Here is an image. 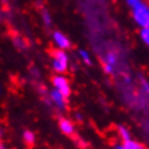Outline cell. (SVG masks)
I'll use <instances>...</instances> for the list:
<instances>
[{"instance_id":"cell-1","label":"cell","mask_w":149,"mask_h":149,"mask_svg":"<svg viewBox=\"0 0 149 149\" xmlns=\"http://www.w3.org/2000/svg\"><path fill=\"white\" fill-rule=\"evenodd\" d=\"M132 15L135 24L141 28H149V5L141 1L136 6L132 8Z\"/></svg>"},{"instance_id":"cell-2","label":"cell","mask_w":149,"mask_h":149,"mask_svg":"<svg viewBox=\"0 0 149 149\" xmlns=\"http://www.w3.org/2000/svg\"><path fill=\"white\" fill-rule=\"evenodd\" d=\"M68 54L63 49H56L53 52V58H52V68L56 73H65L68 70Z\"/></svg>"},{"instance_id":"cell-3","label":"cell","mask_w":149,"mask_h":149,"mask_svg":"<svg viewBox=\"0 0 149 149\" xmlns=\"http://www.w3.org/2000/svg\"><path fill=\"white\" fill-rule=\"evenodd\" d=\"M52 84H53V88L58 90L65 97L68 99L71 95V85L68 79L62 73H57L56 76H53L52 79Z\"/></svg>"},{"instance_id":"cell-4","label":"cell","mask_w":149,"mask_h":149,"mask_svg":"<svg viewBox=\"0 0 149 149\" xmlns=\"http://www.w3.org/2000/svg\"><path fill=\"white\" fill-rule=\"evenodd\" d=\"M48 95H49V101L53 104L57 109H59V110L66 109V106H67V97H65V96H63L58 90L52 88Z\"/></svg>"},{"instance_id":"cell-5","label":"cell","mask_w":149,"mask_h":149,"mask_svg":"<svg viewBox=\"0 0 149 149\" xmlns=\"http://www.w3.org/2000/svg\"><path fill=\"white\" fill-rule=\"evenodd\" d=\"M52 38H53V42L56 44V47L58 48V49H70L71 47V42L68 39V37H67L66 34H63L62 32L59 31H56L53 32V34H52Z\"/></svg>"},{"instance_id":"cell-6","label":"cell","mask_w":149,"mask_h":149,"mask_svg":"<svg viewBox=\"0 0 149 149\" xmlns=\"http://www.w3.org/2000/svg\"><path fill=\"white\" fill-rule=\"evenodd\" d=\"M104 71L109 74H113L115 72V65L118 62V56L115 52H107L104 56Z\"/></svg>"},{"instance_id":"cell-7","label":"cell","mask_w":149,"mask_h":149,"mask_svg":"<svg viewBox=\"0 0 149 149\" xmlns=\"http://www.w3.org/2000/svg\"><path fill=\"white\" fill-rule=\"evenodd\" d=\"M58 128L59 130L65 134L67 136H72L74 134V125L73 123L70 120V119H66V118H62L59 119L58 121Z\"/></svg>"},{"instance_id":"cell-8","label":"cell","mask_w":149,"mask_h":149,"mask_svg":"<svg viewBox=\"0 0 149 149\" xmlns=\"http://www.w3.org/2000/svg\"><path fill=\"white\" fill-rule=\"evenodd\" d=\"M123 147H124V149H147L141 143H139L136 140H133V139L123 141Z\"/></svg>"},{"instance_id":"cell-9","label":"cell","mask_w":149,"mask_h":149,"mask_svg":"<svg viewBox=\"0 0 149 149\" xmlns=\"http://www.w3.org/2000/svg\"><path fill=\"white\" fill-rule=\"evenodd\" d=\"M118 133H119V136H120V139H121L123 141H126V140H130V139H132V135H130L129 129L125 128V126L119 125V126H118Z\"/></svg>"},{"instance_id":"cell-10","label":"cell","mask_w":149,"mask_h":149,"mask_svg":"<svg viewBox=\"0 0 149 149\" xmlns=\"http://www.w3.org/2000/svg\"><path fill=\"white\" fill-rule=\"evenodd\" d=\"M23 140L27 145H33L36 143V134L31 130H25L23 133Z\"/></svg>"},{"instance_id":"cell-11","label":"cell","mask_w":149,"mask_h":149,"mask_svg":"<svg viewBox=\"0 0 149 149\" xmlns=\"http://www.w3.org/2000/svg\"><path fill=\"white\" fill-rule=\"evenodd\" d=\"M79 57L85 65H91V54L86 49H80L79 51Z\"/></svg>"},{"instance_id":"cell-12","label":"cell","mask_w":149,"mask_h":149,"mask_svg":"<svg viewBox=\"0 0 149 149\" xmlns=\"http://www.w3.org/2000/svg\"><path fill=\"white\" fill-rule=\"evenodd\" d=\"M139 37L145 46L149 47V28H141L139 32Z\"/></svg>"},{"instance_id":"cell-13","label":"cell","mask_w":149,"mask_h":149,"mask_svg":"<svg viewBox=\"0 0 149 149\" xmlns=\"http://www.w3.org/2000/svg\"><path fill=\"white\" fill-rule=\"evenodd\" d=\"M40 15H42V20L46 27H49L52 24V18H51V14L48 12L47 9H42V13H40Z\"/></svg>"},{"instance_id":"cell-14","label":"cell","mask_w":149,"mask_h":149,"mask_svg":"<svg viewBox=\"0 0 149 149\" xmlns=\"http://www.w3.org/2000/svg\"><path fill=\"white\" fill-rule=\"evenodd\" d=\"M14 44H15L17 48H19V49H24V48L27 47V42H25L22 37H15V38H14Z\"/></svg>"},{"instance_id":"cell-15","label":"cell","mask_w":149,"mask_h":149,"mask_svg":"<svg viewBox=\"0 0 149 149\" xmlns=\"http://www.w3.org/2000/svg\"><path fill=\"white\" fill-rule=\"evenodd\" d=\"M141 90H143V92L145 95H147V97H149V82L145 80H141Z\"/></svg>"},{"instance_id":"cell-16","label":"cell","mask_w":149,"mask_h":149,"mask_svg":"<svg viewBox=\"0 0 149 149\" xmlns=\"http://www.w3.org/2000/svg\"><path fill=\"white\" fill-rule=\"evenodd\" d=\"M141 1H143V0H125L126 5H128L129 8H134V6H136Z\"/></svg>"},{"instance_id":"cell-17","label":"cell","mask_w":149,"mask_h":149,"mask_svg":"<svg viewBox=\"0 0 149 149\" xmlns=\"http://www.w3.org/2000/svg\"><path fill=\"white\" fill-rule=\"evenodd\" d=\"M0 149H8V148H6V145L3 143V141H0Z\"/></svg>"},{"instance_id":"cell-18","label":"cell","mask_w":149,"mask_h":149,"mask_svg":"<svg viewBox=\"0 0 149 149\" xmlns=\"http://www.w3.org/2000/svg\"><path fill=\"white\" fill-rule=\"evenodd\" d=\"M115 149H124V147H123V144H116L115 145Z\"/></svg>"},{"instance_id":"cell-19","label":"cell","mask_w":149,"mask_h":149,"mask_svg":"<svg viewBox=\"0 0 149 149\" xmlns=\"http://www.w3.org/2000/svg\"><path fill=\"white\" fill-rule=\"evenodd\" d=\"M1 138H3V129L0 128V141H1Z\"/></svg>"},{"instance_id":"cell-20","label":"cell","mask_w":149,"mask_h":149,"mask_svg":"<svg viewBox=\"0 0 149 149\" xmlns=\"http://www.w3.org/2000/svg\"><path fill=\"white\" fill-rule=\"evenodd\" d=\"M0 94H1V87H0Z\"/></svg>"}]
</instances>
